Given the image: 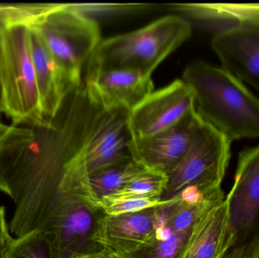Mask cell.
<instances>
[{
	"label": "cell",
	"mask_w": 259,
	"mask_h": 258,
	"mask_svg": "<svg viewBox=\"0 0 259 258\" xmlns=\"http://www.w3.org/2000/svg\"><path fill=\"white\" fill-rule=\"evenodd\" d=\"M71 6L82 15L95 21L96 18L119 16L132 12H142L149 9L151 6L145 4H71Z\"/></svg>",
	"instance_id": "cell-21"
},
{
	"label": "cell",
	"mask_w": 259,
	"mask_h": 258,
	"mask_svg": "<svg viewBox=\"0 0 259 258\" xmlns=\"http://www.w3.org/2000/svg\"><path fill=\"white\" fill-rule=\"evenodd\" d=\"M211 45L222 68L259 92V28L215 35Z\"/></svg>",
	"instance_id": "cell-13"
},
{
	"label": "cell",
	"mask_w": 259,
	"mask_h": 258,
	"mask_svg": "<svg viewBox=\"0 0 259 258\" xmlns=\"http://www.w3.org/2000/svg\"><path fill=\"white\" fill-rule=\"evenodd\" d=\"M231 145L228 138L203 121L182 159L167 174L161 199H173L186 189L222 187L231 159Z\"/></svg>",
	"instance_id": "cell-6"
},
{
	"label": "cell",
	"mask_w": 259,
	"mask_h": 258,
	"mask_svg": "<svg viewBox=\"0 0 259 258\" xmlns=\"http://www.w3.org/2000/svg\"><path fill=\"white\" fill-rule=\"evenodd\" d=\"M0 55H1V36H0ZM1 113H3V101H2L1 84H0V115Z\"/></svg>",
	"instance_id": "cell-26"
},
{
	"label": "cell",
	"mask_w": 259,
	"mask_h": 258,
	"mask_svg": "<svg viewBox=\"0 0 259 258\" xmlns=\"http://www.w3.org/2000/svg\"><path fill=\"white\" fill-rule=\"evenodd\" d=\"M101 110L82 84L52 119L8 127L0 142V191L15 204L9 229L16 238L48 232L65 202L94 195L87 162Z\"/></svg>",
	"instance_id": "cell-1"
},
{
	"label": "cell",
	"mask_w": 259,
	"mask_h": 258,
	"mask_svg": "<svg viewBox=\"0 0 259 258\" xmlns=\"http://www.w3.org/2000/svg\"><path fill=\"white\" fill-rule=\"evenodd\" d=\"M172 9L192 27L213 36L246 28H259V3H185Z\"/></svg>",
	"instance_id": "cell-12"
},
{
	"label": "cell",
	"mask_w": 259,
	"mask_h": 258,
	"mask_svg": "<svg viewBox=\"0 0 259 258\" xmlns=\"http://www.w3.org/2000/svg\"><path fill=\"white\" fill-rule=\"evenodd\" d=\"M84 87L97 106L128 112L154 91L150 75L130 69L87 71Z\"/></svg>",
	"instance_id": "cell-11"
},
{
	"label": "cell",
	"mask_w": 259,
	"mask_h": 258,
	"mask_svg": "<svg viewBox=\"0 0 259 258\" xmlns=\"http://www.w3.org/2000/svg\"><path fill=\"white\" fill-rule=\"evenodd\" d=\"M167 184V174L149 170L146 174L131 182L121 190L102 199L119 201L130 198H161Z\"/></svg>",
	"instance_id": "cell-17"
},
{
	"label": "cell",
	"mask_w": 259,
	"mask_h": 258,
	"mask_svg": "<svg viewBox=\"0 0 259 258\" xmlns=\"http://www.w3.org/2000/svg\"><path fill=\"white\" fill-rule=\"evenodd\" d=\"M0 258H5V253L0 251Z\"/></svg>",
	"instance_id": "cell-29"
},
{
	"label": "cell",
	"mask_w": 259,
	"mask_h": 258,
	"mask_svg": "<svg viewBox=\"0 0 259 258\" xmlns=\"http://www.w3.org/2000/svg\"><path fill=\"white\" fill-rule=\"evenodd\" d=\"M164 204L134 213L103 215L97 221L93 242L102 251L136 257L150 248L165 231Z\"/></svg>",
	"instance_id": "cell-7"
},
{
	"label": "cell",
	"mask_w": 259,
	"mask_h": 258,
	"mask_svg": "<svg viewBox=\"0 0 259 258\" xmlns=\"http://www.w3.org/2000/svg\"><path fill=\"white\" fill-rule=\"evenodd\" d=\"M47 4H0V21L6 25L15 23H30L48 10Z\"/></svg>",
	"instance_id": "cell-22"
},
{
	"label": "cell",
	"mask_w": 259,
	"mask_h": 258,
	"mask_svg": "<svg viewBox=\"0 0 259 258\" xmlns=\"http://www.w3.org/2000/svg\"><path fill=\"white\" fill-rule=\"evenodd\" d=\"M182 80L192 89L202 120L231 142L259 138V98L222 67L190 63Z\"/></svg>",
	"instance_id": "cell-2"
},
{
	"label": "cell",
	"mask_w": 259,
	"mask_h": 258,
	"mask_svg": "<svg viewBox=\"0 0 259 258\" xmlns=\"http://www.w3.org/2000/svg\"><path fill=\"white\" fill-rule=\"evenodd\" d=\"M6 24H5L4 22H3V21H0V29L3 28V27H5Z\"/></svg>",
	"instance_id": "cell-28"
},
{
	"label": "cell",
	"mask_w": 259,
	"mask_h": 258,
	"mask_svg": "<svg viewBox=\"0 0 259 258\" xmlns=\"http://www.w3.org/2000/svg\"><path fill=\"white\" fill-rule=\"evenodd\" d=\"M190 231L170 232L166 229L156 242L143 252L147 254L148 258H177Z\"/></svg>",
	"instance_id": "cell-19"
},
{
	"label": "cell",
	"mask_w": 259,
	"mask_h": 258,
	"mask_svg": "<svg viewBox=\"0 0 259 258\" xmlns=\"http://www.w3.org/2000/svg\"><path fill=\"white\" fill-rule=\"evenodd\" d=\"M35 27L74 87L82 85V71L101 42L98 23L73 9L54 4L35 20Z\"/></svg>",
	"instance_id": "cell-5"
},
{
	"label": "cell",
	"mask_w": 259,
	"mask_h": 258,
	"mask_svg": "<svg viewBox=\"0 0 259 258\" xmlns=\"http://www.w3.org/2000/svg\"><path fill=\"white\" fill-rule=\"evenodd\" d=\"M14 240L9 232V226L6 219V209L0 206V251L6 252Z\"/></svg>",
	"instance_id": "cell-24"
},
{
	"label": "cell",
	"mask_w": 259,
	"mask_h": 258,
	"mask_svg": "<svg viewBox=\"0 0 259 258\" xmlns=\"http://www.w3.org/2000/svg\"><path fill=\"white\" fill-rule=\"evenodd\" d=\"M203 120L195 110L181 123L143 139H132L133 161L143 168L168 174L191 145Z\"/></svg>",
	"instance_id": "cell-10"
},
{
	"label": "cell",
	"mask_w": 259,
	"mask_h": 258,
	"mask_svg": "<svg viewBox=\"0 0 259 258\" xmlns=\"http://www.w3.org/2000/svg\"><path fill=\"white\" fill-rule=\"evenodd\" d=\"M30 36L42 117L44 120H50L57 113L67 94L75 87L30 24Z\"/></svg>",
	"instance_id": "cell-15"
},
{
	"label": "cell",
	"mask_w": 259,
	"mask_h": 258,
	"mask_svg": "<svg viewBox=\"0 0 259 258\" xmlns=\"http://www.w3.org/2000/svg\"><path fill=\"white\" fill-rule=\"evenodd\" d=\"M0 84L3 113L12 125L44 121L30 45V24H8L0 30Z\"/></svg>",
	"instance_id": "cell-4"
},
{
	"label": "cell",
	"mask_w": 259,
	"mask_h": 258,
	"mask_svg": "<svg viewBox=\"0 0 259 258\" xmlns=\"http://www.w3.org/2000/svg\"><path fill=\"white\" fill-rule=\"evenodd\" d=\"M8 127H9V126L5 125V124L2 122L1 120H0V142H1L5 133H6V130H8Z\"/></svg>",
	"instance_id": "cell-25"
},
{
	"label": "cell",
	"mask_w": 259,
	"mask_h": 258,
	"mask_svg": "<svg viewBox=\"0 0 259 258\" xmlns=\"http://www.w3.org/2000/svg\"><path fill=\"white\" fill-rule=\"evenodd\" d=\"M161 198H130L119 201L99 200L98 205L105 215L115 216L140 212L151 208L158 207L165 203Z\"/></svg>",
	"instance_id": "cell-20"
},
{
	"label": "cell",
	"mask_w": 259,
	"mask_h": 258,
	"mask_svg": "<svg viewBox=\"0 0 259 258\" xmlns=\"http://www.w3.org/2000/svg\"><path fill=\"white\" fill-rule=\"evenodd\" d=\"M76 258H100L98 256V253L95 254H89V255H83L80 256V257H77Z\"/></svg>",
	"instance_id": "cell-27"
},
{
	"label": "cell",
	"mask_w": 259,
	"mask_h": 258,
	"mask_svg": "<svg viewBox=\"0 0 259 258\" xmlns=\"http://www.w3.org/2000/svg\"><path fill=\"white\" fill-rule=\"evenodd\" d=\"M125 258H135L134 256H125Z\"/></svg>",
	"instance_id": "cell-30"
},
{
	"label": "cell",
	"mask_w": 259,
	"mask_h": 258,
	"mask_svg": "<svg viewBox=\"0 0 259 258\" xmlns=\"http://www.w3.org/2000/svg\"><path fill=\"white\" fill-rule=\"evenodd\" d=\"M5 258H53L49 233L33 231L14 239Z\"/></svg>",
	"instance_id": "cell-18"
},
{
	"label": "cell",
	"mask_w": 259,
	"mask_h": 258,
	"mask_svg": "<svg viewBox=\"0 0 259 258\" xmlns=\"http://www.w3.org/2000/svg\"><path fill=\"white\" fill-rule=\"evenodd\" d=\"M233 243L234 236L225 200L195 223L177 258H222Z\"/></svg>",
	"instance_id": "cell-14"
},
{
	"label": "cell",
	"mask_w": 259,
	"mask_h": 258,
	"mask_svg": "<svg viewBox=\"0 0 259 258\" xmlns=\"http://www.w3.org/2000/svg\"><path fill=\"white\" fill-rule=\"evenodd\" d=\"M225 201L235 246L259 230V144L239 154L234 184Z\"/></svg>",
	"instance_id": "cell-9"
},
{
	"label": "cell",
	"mask_w": 259,
	"mask_h": 258,
	"mask_svg": "<svg viewBox=\"0 0 259 258\" xmlns=\"http://www.w3.org/2000/svg\"><path fill=\"white\" fill-rule=\"evenodd\" d=\"M148 171L131 160L92 176L91 186L96 196L100 200L121 190Z\"/></svg>",
	"instance_id": "cell-16"
},
{
	"label": "cell",
	"mask_w": 259,
	"mask_h": 258,
	"mask_svg": "<svg viewBox=\"0 0 259 258\" xmlns=\"http://www.w3.org/2000/svg\"><path fill=\"white\" fill-rule=\"evenodd\" d=\"M195 110L193 89L182 79L175 80L129 112L130 132L133 139L149 137L175 127Z\"/></svg>",
	"instance_id": "cell-8"
},
{
	"label": "cell",
	"mask_w": 259,
	"mask_h": 258,
	"mask_svg": "<svg viewBox=\"0 0 259 258\" xmlns=\"http://www.w3.org/2000/svg\"><path fill=\"white\" fill-rule=\"evenodd\" d=\"M222 258H259V230L243 244L230 248Z\"/></svg>",
	"instance_id": "cell-23"
},
{
	"label": "cell",
	"mask_w": 259,
	"mask_h": 258,
	"mask_svg": "<svg viewBox=\"0 0 259 258\" xmlns=\"http://www.w3.org/2000/svg\"><path fill=\"white\" fill-rule=\"evenodd\" d=\"M192 27L183 17L170 15L138 30L102 39L87 65V71L130 69L151 76L191 36Z\"/></svg>",
	"instance_id": "cell-3"
}]
</instances>
